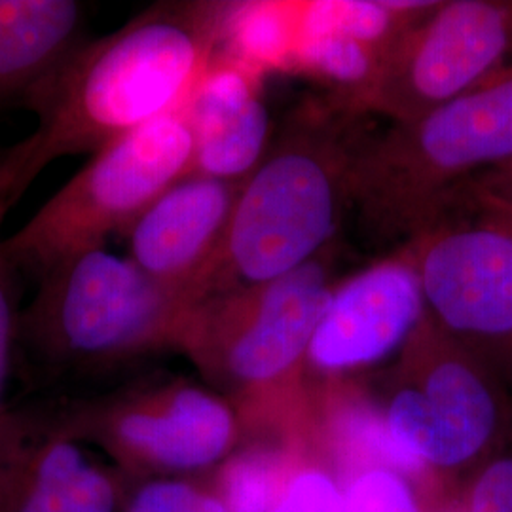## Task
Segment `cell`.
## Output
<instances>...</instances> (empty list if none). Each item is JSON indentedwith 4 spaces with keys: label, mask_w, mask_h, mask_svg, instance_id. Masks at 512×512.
Wrapping results in <instances>:
<instances>
[{
    "label": "cell",
    "mask_w": 512,
    "mask_h": 512,
    "mask_svg": "<svg viewBox=\"0 0 512 512\" xmlns=\"http://www.w3.org/2000/svg\"><path fill=\"white\" fill-rule=\"evenodd\" d=\"M220 4L148 10L76 48L27 93L38 126L0 156V190L21 198L57 158L97 152L181 109L217 52Z\"/></svg>",
    "instance_id": "6da1fadb"
},
{
    "label": "cell",
    "mask_w": 512,
    "mask_h": 512,
    "mask_svg": "<svg viewBox=\"0 0 512 512\" xmlns=\"http://www.w3.org/2000/svg\"><path fill=\"white\" fill-rule=\"evenodd\" d=\"M336 103L294 112L274 147L243 181L219 253L196 298L270 283L327 251L351 205L353 167L368 139Z\"/></svg>",
    "instance_id": "7a4b0ae2"
},
{
    "label": "cell",
    "mask_w": 512,
    "mask_h": 512,
    "mask_svg": "<svg viewBox=\"0 0 512 512\" xmlns=\"http://www.w3.org/2000/svg\"><path fill=\"white\" fill-rule=\"evenodd\" d=\"M334 287L323 253L270 283L209 298L188 315L177 349L236 408L243 440L304 429L308 351Z\"/></svg>",
    "instance_id": "3957f363"
},
{
    "label": "cell",
    "mask_w": 512,
    "mask_h": 512,
    "mask_svg": "<svg viewBox=\"0 0 512 512\" xmlns=\"http://www.w3.org/2000/svg\"><path fill=\"white\" fill-rule=\"evenodd\" d=\"M512 162V59L471 92L368 139L351 175L366 232L410 241L450 211L459 190Z\"/></svg>",
    "instance_id": "277c9868"
},
{
    "label": "cell",
    "mask_w": 512,
    "mask_h": 512,
    "mask_svg": "<svg viewBox=\"0 0 512 512\" xmlns=\"http://www.w3.org/2000/svg\"><path fill=\"white\" fill-rule=\"evenodd\" d=\"M374 397L391 437L429 473L442 497L458 494L512 437L507 382L427 313L389 366L384 393Z\"/></svg>",
    "instance_id": "5b68a950"
},
{
    "label": "cell",
    "mask_w": 512,
    "mask_h": 512,
    "mask_svg": "<svg viewBox=\"0 0 512 512\" xmlns=\"http://www.w3.org/2000/svg\"><path fill=\"white\" fill-rule=\"evenodd\" d=\"M194 137L183 110L133 129L97 150L16 234L0 245L19 268L55 264L124 232L167 188L190 175Z\"/></svg>",
    "instance_id": "8992f818"
},
{
    "label": "cell",
    "mask_w": 512,
    "mask_h": 512,
    "mask_svg": "<svg viewBox=\"0 0 512 512\" xmlns=\"http://www.w3.org/2000/svg\"><path fill=\"white\" fill-rule=\"evenodd\" d=\"M25 327L40 348L73 363H112L179 348L196 302L95 247L46 274Z\"/></svg>",
    "instance_id": "52a82bcc"
},
{
    "label": "cell",
    "mask_w": 512,
    "mask_h": 512,
    "mask_svg": "<svg viewBox=\"0 0 512 512\" xmlns=\"http://www.w3.org/2000/svg\"><path fill=\"white\" fill-rule=\"evenodd\" d=\"M55 421L67 437L101 448L131 476L219 467L243 442L236 408L217 391L186 380L76 404Z\"/></svg>",
    "instance_id": "ba28073f"
},
{
    "label": "cell",
    "mask_w": 512,
    "mask_h": 512,
    "mask_svg": "<svg viewBox=\"0 0 512 512\" xmlns=\"http://www.w3.org/2000/svg\"><path fill=\"white\" fill-rule=\"evenodd\" d=\"M401 249L431 321L512 382V230L444 213Z\"/></svg>",
    "instance_id": "9c48e42d"
},
{
    "label": "cell",
    "mask_w": 512,
    "mask_h": 512,
    "mask_svg": "<svg viewBox=\"0 0 512 512\" xmlns=\"http://www.w3.org/2000/svg\"><path fill=\"white\" fill-rule=\"evenodd\" d=\"M512 59V0L435 2L385 55L359 114L406 124L471 92Z\"/></svg>",
    "instance_id": "30bf717a"
},
{
    "label": "cell",
    "mask_w": 512,
    "mask_h": 512,
    "mask_svg": "<svg viewBox=\"0 0 512 512\" xmlns=\"http://www.w3.org/2000/svg\"><path fill=\"white\" fill-rule=\"evenodd\" d=\"M425 315L403 249L338 283L308 351V380L357 378L397 357Z\"/></svg>",
    "instance_id": "8fae6325"
},
{
    "label": "cell",
    "mask_w": 512,
    "mask_h": 512,
    "mask_svg": "<svg viewBox=\"0 0 512 512\" xmlns=\"http://www.w3.org/2000/svg\"><path fill=\"white\" fill-rule=\"evenodd\" d=\"M124 488L55 418L0 416V512H116Z\"/></svg>",
    "instance_id": "7c38bea8"
},
{
    "label": "cell",
    "mask_w": 512,
    "mask_h": 512,
    "mask_svg": "<svg viewBox=\"0 0 512 512\" xmlns=\"http://www.w3.org/2000/svg\"><path fill=\"white\" fill-rule=\"evenodd\" d=\"M241 184L188 175L167 188L124 230L129 260L198 306L196 287L219 253Z\"/></svg>",
    "instance_id": "4fadbf2b"
},
{
    "label": "cell",
    "mask_w": 512,
    "mask_h": 512,
    "mask_svg": "<svg viewBox=\"0 0 512 512\" xmlns=\"http://www.w3.org/2000/svg\"><path fill=\"white\" fill-rule=\"evenodd\" d=\"M258 80L236 63L213 57L181 107L194 137L190 175L245 181L262 162L272 126Z\"/></svg>",
    "instance_id": "5bb4252c"
},
{
    "label": "cell",
    "mask_w": 512,
    "mask_h": 512,
    "mask_svg": "<svg viewBox=\"0 0 512 512\" xmlns=\"http://www.w3.org/2000/svg\"><path fill=\"white\" fill-rule=\"evenodd\" d=\"M82 8L73 0H0V99L29 93L73 54Z\"/></svg>",
    "instance_id": "9a60e30c"
},
{
    "label": "cell",
    "mask_w": 512,
    "mask_h": 512,
    "mask_svg": "<svg viewBox=\"0 0 512 512\" xmlns=\"http://www.w3.org/2000/svg\"><path fill=\"white\" fill-rule=\"evenodd\" d=\"M313 456L317 454L306 435L243 440L217 467L211 484L228 512H272Z\"/></svg>",
    "instance_id": "2e32d148"
},
{
    "label": "cell",
    "mask_w": 512,
    "mask_h": 512,
    "mask_svg": "<svg viewBox=\"0 0 512 512\" xmlns=\"http://www.w3.org/2000/svg\"><path fill=\"white\" fill-rule=\"evenodd\" d=\"M300 2H226L220 4L217 59L236 63L260 76L291 71L298 42Z\"/></svg>",
    "instance_id": "e0dca14e"
},
{
    "label": "cell",
    "mask_w": 512,
    "mask_h": 512,
    "mask_svg": "<svg viewBox=\"0 0 512 512\" xmlns=\"http://www.w3.org/2000/svg\"><path fill=\"white\" fill-rule=\"evenodd\" d=\"M124 512H228L211 482L154 478L122 499Z\"/></svg>",
    "instance_id": "ac0fdd59"
},
{
    "label": "cell",
    "mask_w": 512,
    "mask_h": 512,
    "mask_svg": "<svg viewBox=\"0 0 512 512\" xmlns=\"http://www.w3.org/2000/svg\"><path fill=\"white\" fill-rule=\"evenodd\" d=\"M348 512H427L420 494L403 475L372 469L344 488Z\"/></svg>",
    "instance_id": "d6986e66"
},
{
    "label": "cell",
    "mask_w": 512,
    "mask_h": 512,
    "mask_svg": "<svg viewBox=\"0 0 512 512\" xmlns=\"http://www.w3.org/2000/svg\"><path fill=\"white\" fill-rule=\"evenodd\" d=\"M272 512H348V505L336 476L313 456L294 475Z\"/></svg>",
    "instance_id": "ffe728a7"
},
{
    "label": "cell",
    "mask_w": 512,
    "mask_h": 512,
    "mask_svg": "<svg viewBox=\"0 0 512 512\" xmlns=\"http://www.w3.org/2000/svg\"><path fill=\"white\" fill-rule=\"evenodd\" d=\"M459 512H512V437L465 480Z\"/></svg>",
    "instance_id": "44dd1931"
},
{
    "label": "cell",
    "mask_w": 512,
    "mask_h": 512,
    "mask_svg": "<svg viewBox=\"0 0 512 512\" xmlns=\"http://www.w3.org/2000/svg\"><path fill=\"white\" fill-rule=\"evenodd\" d=\"M18 264L8 256L0 245V416L6 412L2 397L6 391V378L10 370L16 319H18L19 277Z\"/></svg>",
    "instance_id": "7402d4cb"
},
{
    "label": "cell",
    "mask_w": 512,
    "mask_h": 512,
    "mask_svg": "<svg viewBox=\"0 0 512 512\" xmlns=\"http://www.w3.org/2000/svg\"><path fill=\"white\" fill-rule=\"evenodd\" d=\"M458 196L480 198V200L499 203L512 209V162L499 165L492 171L476 177L475 181L465 184L459 190Z\"/></svg>",
    "instance_id": "603a6c76"
},
{
    "label": "cell",
    "mask_w": 512,
    "mask_h": 512,
    "mask_svg": "<svg viewBox=\"0 0 512 512\" xmlns=\"http://www.w3.org/2000/svg\"><path fill=\"white\" fill-rule=\"evenodd\" d=\"M458 200L463 205H467L469 209H473L478 215H482L484 219L494 220L497 224L512 230V209L509 207L488 202V200H480V198H471V196H458Z\"/></svg>",
    "instance_id": "cb8c5ba5"
}]
</instances>
